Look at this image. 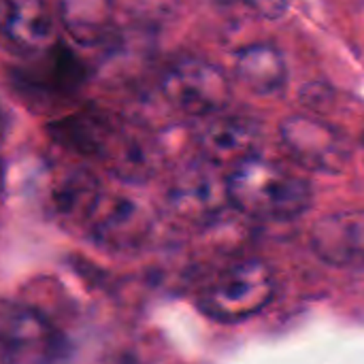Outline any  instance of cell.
<instances>
[{"mask_svg": "<svg viewBox=\"0 0 364 364\" xmlns=\"http://www.w3.org/2000/svg\"><path fill=\"white\" fill-rule=\"evenodd\" d=\"M228 203L256 220L288 222L303 215L314 203L311 183L284 166L250 158L226 175Z\"/></svg>", "mask_w": 364, "mask_h": 364, "instance_id": "1", "label": "cell"}, {"mask_svg": "<svg viewBox=\"0 0 364 364\" xmlns=\"http://www.w3.org/2000/svg\"><path fill=\"white\" fill-rule=\"evenodd\" d=\"M275 275L262 260H239L218 273L198 294L205 316L222 324H237L258 316L275 296Z\"/></svg>", "mask_w": 364, "mask_h": 364, "instance_id": "2", "label": "cell"}, {"mask_svg": "<svg viewBox=\"0 0 364 364\" xmlns=\"http://www.w3.org/2000/svg\"><path fill=\"white\" fill-rule=\"evenodd\" d=\"M160 94L175 111L194 119H207L224 113L232 98V87L220 66L200 58H183L164 70Z\"/></svg>", "mask_w": 364, "mask_h": 364, "instance_id": "3", "label": "cell"}, {"mask_svg": "<svg viewBox=\"0 0 364 364\" xmlns=\"http://www.w3.org/2000/svg\"><path fill=\"white\" fill-rule=\"evenodd\" d=\"M64 354V335L38 309L0 305V364H58Z\"/></svg>", "mask_w": 364, "mask_h": 364, "instance_id": "4", "label": "cell"}, {"mask_svg": "<svg viewBox=\"0 0 364 364\" xmlns=\"http://www.w3.org/2000/svg\"><path fill=\"white\" fill-rule=\"evenodd\" d=\"M279 134L290 158L307 171L341 173L352 158L346 136L316 117L292 115L282 122Z\"/></svg>", "mask_w": 364, "mask_h": 364, "instance_id": "5", "label": "cell"}, {"mask_svg": "<svg viewBox=\"0 0 364 364\" xmlns=\"http://www.w3.org/2000/svg\"><path fill=\"white\" fill-rule=\"evenodd\" d=\"M224 203H228L226 177L220 179L215 166L207 160L179 171L166 192L168 215L183 224L209 222Z\"/></svg>", "mask_w": 364, "mask_h": 364, "instance_id": "6", "label": "cell"}, {"mask_svg": "<svg viewBox=\"0 0 364 364\" xmlns=\"http://www.w3.org/2000/svg\"><path fill=\"white\" fill-rule=\"evenodd\" d=\"M151 226V215L143 203L128 194L107 192L85 235L105 250L130 252L147 241Z\"/></svg>", "mask_w": 364, "mask_h": 364, "instance_id": "7", "label": "cell"}, {"mask_svg": "<svg viewBox=\"0 0 364 364\" xmlns=\"http://www.w3.org/2000/svg\"><path fill=\"white\" fill-rule=\"evenodd\" d=\"M107 190L100 177L87 166L62 168L49 186L51 215L68 230L85 232Z\"/></svg>", "mask_w": 364, "mask_h": 364, "instance_id": "8", "label": "cell"}, {"mask_svg": "<svg viewBox=\"0 0 364 364\" xmlns=\"http://www.w3.org/2000/svg\"><path fill=\"white\" fill-rule=\"evenodd\" d=\"M260 139L262 130L254 119L224 113L207 117L196 132V145L203 154V160L211 162L213 166H237L254 158Z\"/></svg>", "mask_w": 364, "mask_h": 364, "instance_id": "9", "label": "cell"}, {"mask_svg": "<svg viewBox=\"0 0 364 364\" xmlns=\"http://www.w3.org/2000/svg\"><path fill=\"white\" fill-rule=\"evenodd\" d=\"M311 247L331 267L364 269V211L322 218L311 230Z\"/></svg>", "mask_w": 364, "mask_h": 364, "instance_id": "10", "label": "cell"}, {"mask_svg": "<svg viewBox=\"0 0 364 364\" xmlns=\"http://www.w3.org/2000/svg\"><path fill=\"white\" fill-rule=\"evenodd\" d=\"M58 6L36 0L0 2V36L26 51H43L58 38Z\"/></svg>", "mask_w": 364, "mask_h": 364, "instance_id": "11", "label": "cell"}, {"mask_svg": "<svg viewBox=\"0 0 364 364\" xmlns=\"http://www.w3.org/2000/svg\"><path fill=\"white\" fill-rule=\"evenodd\" d=\"M237 79L260 96H271L284 90L288 68L284 53L269 43H254L239 51L235 62Z\"/></svg>", "mask_w": 364, "mask_h": 364, "instance_id": "12", "label": "cell"}, {"mask_svg": "<svg viewBox=\"0 0 364 364\" xmlns=\"http://www.w3.org/2000/svg\"><path fill=\"white\" fill-rule=\"evenodd\" d=\"M60 23L81 45H98L107 41L115 28V6L107 2H64L58 4Z\"/></svg>", "mask_w": 364, "mask_h": 364, "instance_id": "13", "label": "cell"}, {"mask_svg": "<svg viewBox=\"0 0 364 364\" xmlns=\"http://www.w3.org/2000/svg\"><path fill=\"white\" fill-rule=\"evenodd\" d=\"M256 9L260 11L262 17H269V19H277L288 6L286 4H256Z\"/></svg>", "mask_w": 364, "mask_h": 364, "instance_id": "14", "label": "cell"}, {"mask_svg": "<svg viewBox=\"0 0 364 364\" xmlns=\"http://www.w3.org/2000/svg\"><path fill=\"white\" fill-rule=\"evenodd\" d=\"M2 188H4V171H2V164H0V194H2Z\"/></svg>", "mask_w": 364, "mask_h": 364, "instance_id": "15", "label": "cell"}, {"mask_svg": "<svg viewBox=\"0 0 364 364\" xmlns=\"http://www.w3.org/2000/svg\"><path fill=\"white\" fill-rule=\"evenodd\" d=\"M2 124H4V122H2V117H0V139H2V134H4V128H2Z\"/></svg>", "mask_w": 364, "mask_h": 364, "instance_id": "16", "label": "cell"}]
</instances>
